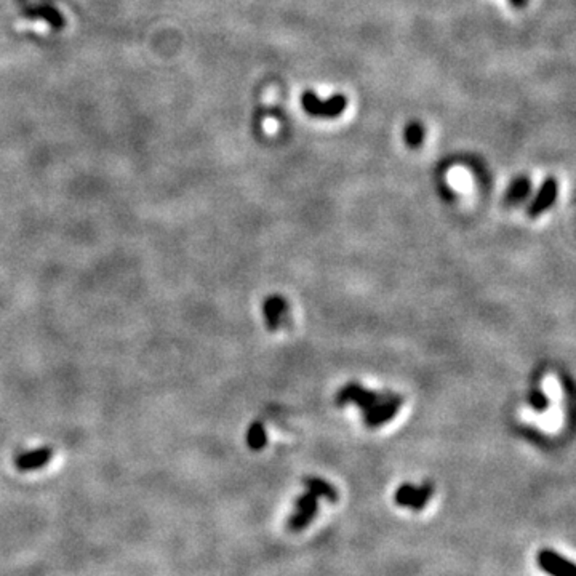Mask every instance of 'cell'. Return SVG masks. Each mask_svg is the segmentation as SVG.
<instances>
[{
    "label": "cell",
    "mask_w": 576,
    "mask_h": 576,
    "mask_svg": "<svg viewBox=\"0 0 576 576\" xmlns=\"http://www.w3.org/2000/svg\"><path fill=\"white\" fill-rule=\"evenodd\" d=\"M301 106L312 117L336 119L347 108V98L345 95H333L329 99H320L315 93L306 92L301 96Z\"/></svg>",
    "instance_id": "1"
},
{
    "label": "cell",
    "mask_w": 576,
    "mask_h": 576,
    "mask_svg": "<svg viewBox=\"0 0 576 576\" xmlns=\"http://www.w3.org/2000/svg\"><path fill=\"white\" fill-rule=\"evenodd\" d=\"M389 396V392H376L365 389L363 386H360L357 383H349L346 386H343L340 392L336 396V403L338 405H346V403H356V405L363 412L373 408L375 405H378L384 401V398Z\"/></svg>",
    "instance_id": "2"
},
{
    "label": "cell",
    "mask_w": 576,
    "mask_h": 576,
    "mask_svg": "<svg viewBox=\"0 0 576 576\" xmlns=\"http://www.w3.org/2000/svg\"><path fill=\"white\" fill-rule=\"evenodd\" d=\"M434 495V485L431 482H424L423 485H413V484H402L394 491V503L401 507H410L413 511H421L429 503L431 496Z\"/></svg>",
    "instance_id": "3"
},
{
    "label": "cell",
    "mask_w": 576,
    "mask_h": 576,
    "mask_svg": "<svg viewBox=\"0 0 576 576\" xmlns=\"http://www.w3.org/2000/svg\"><path fill=\"white\" fill-rule=\"evenodd\" d=\"M296 511L288 519V530L301 531L312 522L319 512V498L311 491L303 493L295 501Z\"/></svg>",
    "instance_id": "4"
},
{
    "label": "cell",
    "mask_w": 576,
    "mask_h": 576,
    "mask_svg": "<svg viewBox=\"0 0 576 576\" xmlns=\"http://www.w3.org/2000/svg\"><path fill=\"white\" fill-rule=\"evenodd\" d=\"M402 403H403L402 396L392 394V392H389V396H387L383 402L378 403V405H375L373 408L367 410V412H363L365 426L373 429V428H380V426L386 424L387 421H391L398 413Z\"/></svg>",
    "instance_id": "5"
},
{
    "label": "cell",
    "mask_w": 576,
    "mask_h": 576,
    "mask_svg": "<svg viewBox=\"0 0 576 576\" xmlns=\"http://www.w3.org/2000/svg\"><path fill=\"white\" fill-rule=\"evenodd\" d=\"M536 563L542 572L551 576H576L575 563L547 547L536 554Z\"/></svg>",
    "instance_id": "6"
},
{
    "label": "cell",
    "mask_w": 576,
    "mask_h": 576,
    "mask_svg": "<svg viewBox=\"0 0 576 576\" xmlns=\"http://www.w3.org/2000/svg\"><path fill=\"white\" fill-rule=\"evenodd\" d=\"M557 196H559V185L556 178H546L545 182H542L538 194H536V197L533 199V202L527 210V213L530 218H538L540 215H542L546 212V210H549L554 202L557 201Z\"/></svg>",
    "instance_id": "7"
},
{
    "label": "cell",
    "mask_w": 576,
    "mask_h": 576,
    "mask_svg": "<svg viewBox=\"0 0 576 576\" xmlns=\"http://www.w3.org/2000/svg\"><path fill=\"white\" fill-rule=\"evenodd\" d=\"M288 312V303L285 298H282L279 295H273L269 298H266L263 303V315H264V322L268 330L275 331L280 329L282 322H284L285 315Z\"/></svg>",
    "instance_id": "8"
},
{
    "label": "cell",
    "mask_w": 576,
    "mask_h": 576,
    "mask_svg": "<svg viewBox=\"0 0 576 576\" xmlns=\"http://www.w3.org/2000/svg\"><path fill=\"white\" fill-rule=\"evenodd\" d=\"M304 485H306L308 491L314 493L317 498H324V500L329 503H336L338 498H340L335 487L320 477H312V475H309V477L304 479Z\"/></svg>",
    "instance_id": "9"
},
{
    "label": "cell",
    "mask_w": 576,
    "mask_h": 576,
    "mask_svg": "<svg viewBox=\"0 0 576 576\" xmlns=\"http://www.w3.org/2000/svg\"><path fill=\"white\" fill-rule=\"evenodd\" d=\"M52 452L50 450H36L31 453H24L18 459H16V468L20 470H34L48 463Z\"/></svg>",
    "instance_id": "10"
},
{
    "label": "cell",
    "mask_w": 576,
    "mask_h": 576,
    "mask_svg": "<svg viewBox=\"0 0 576 576\" xmlns=\"http://www.w3.org/2000/svg\"><path fill=\"white\" fill-rule=\"evenodd\" d=\"M531 191V182L528 178H517L512 182L511 187L507 189L506 194V202L507 203H519L525 201L528 197V194Z\"/></svg>",
    "instance_id": "11"
},
{
    "label": "cell",
    "mask_w": 576,
    "mask_h": 576,
    "mask_svg": "<svg viewBox=\"0 0 576 576\" xmlns=\"http://www.w3.org/2000/svg\"><path fill=\"white\" fill-rule=\"evenodd\" d=\"M247 444L254 452L263 450V448L266 447V444H268V435H266V429H264V426L259 423V421H254V423L250 426V429H248V432H247Z\"/></svg>",
    "instance_id": "12"
},
{
    "label": "cell",
    "mask_w": 576,
    "mask_h": 576,
    "mask_svg": "<svg viewBox=\"0 0 576 576\" xmlns=\"http://www.w3.org/2000/svg\"><path fill=\"white\" fill-rule=\"evenodd\" d=\"M403 140H405L407 146L418 147L424 141V127L418 124V122H412L407 125L405 131H403Z\"/></svg>",
    "instance_id": "13"
},
{
    "label": "cell",
    "mask_w": 576,
    "mask_h": 576,
    "mask_svg": "<svg viewBox=\"0 0 576 576\" xmlns=\"http://www.w3.org/2000/svg\"><path fill=\"white\" fill-rule=\"evenodd\" d=\"M528 403L530 407L535 410V412L538 413H545L547 408H549V398L542 392L541 389H531L530 394H528Z\"/></svg>",
    "instance_id": "14"
},
{
    "label": "cell",
    "mask_w": 576,
    "mask_h": 576,
    "mask_svg": "<svg viewBox=\"0 0 576 576\" xmlns=\"http://www.w3.org/2000/svg\"><path fill=\"white\" fill-rule=\"evenodd\" d=\"M509 2H511L512 7H516V8H524L525 5L528 3V0H509Z\"/></svg>",
    "instance_id": "15"
}]
</instances>
